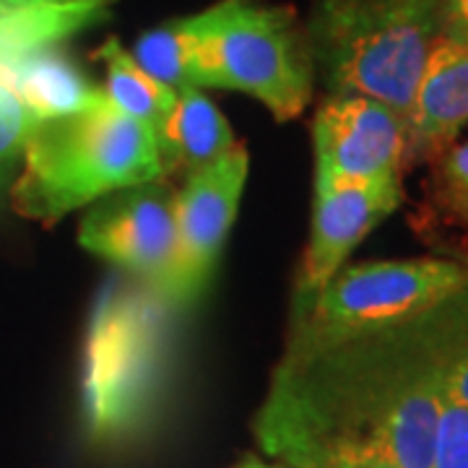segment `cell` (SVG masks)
I'll return each mask as SVG.
<instances>
[{"instance_id": "obj_11", "label": "cell", "mask_w": 468, "mask_h": 468, "mask_svg": "<svg viewBox=\"0 0 468 468\" xmlns=\"http://www.w3.org/2000/svg\"><path fill=\"white\" fill-rule=\"evenodd\" d=\"M468 125V45L440 37L406 112V167L435 159Z\"/></svg>"}, {"instance_id": "obj_23", "label": "cell", "mask_w": 468, "mask_h": 468, "mask_svg": "<svg viewBox=\"0 0 468 468\" xmlns=\"http://www.w3.org/2000/svg\"><path fill=\"white\" fill-rule=\"evenodd\" d=\"M234 468H289L284 463H268V461H261V458H245L242 463H237Z\"/></svg>"}, {"instance_id": "obj_21", "label": "cell", "mask_w": 468, "mask_h": 468, "mask_svg": "<svg viewBox=\"0 0 468 468\" xmlns=\"http://www.w3.org/2000/svg\"><path fill=\"white\" fill-rule=\"evenodd\" d=\"M313 468H399L396 463H388L380 458H331Z\"/></svg>"}, {"instance_id": "obj_16", "label": "cell", "mask_w": 468, "mask_h": 468, "mask_svg": "<svg viewBox=\"0 0 468 468\" xmlns=\"http://www.w3.org/2000/svg\"><path fill=\"white\" fill-rule=\"evenodd\" d=\"M133 60L172 91L196 89L193 84V50L190 39L177 24V18L167 21L159 29L146 32L135 42Z\"/></svg>"}, {"instance_id": "obj_12", "label": "cell", "mask_w": 468, "mask_h": 468, "mask_svg": "<svg viewBox=\"0 0 468 468\" xmlns=\"http://www.w3.org/2000/svg\"><path fill=\"white\" fill-rule=\"evenodd\" d=\"M0 84L8 86L39 120L76 115L104 101V91L89 84L81 70L52 48L0 66Z\"/></svg>"}, {"instance_id": "obj_18", "label": "cell", "mask_w": 468, "mask_h": 468, "mask_svg": "<svg viewBox=\"0 0 468 468\" xmlns=\"http://www.w3.org/2000/svg\"><path fill=\"white\" fill-rule=\"evenodd\" d=\"M432 468H468V409L442 396Z\"/></svg>"}, {"instance_id": "obj_4", "label": "cell", "mask_w": 468, "mask_h": 468, "mask_svg": "<svg viewBox=\"0 0 468 468\" xmlns=\"http://www.w3.org/2000/svg\"><path fill=\"white\" fill-rule=\"evenodd\" d=\"M177 24L190 39L196 89L245 91L282 122L302 115L313 97L315 63L289 8L261 0H218Z\"/></svg>"}, {"instance_id": "obj_3", "label": "cell", "mask_w": 468, "mask_h": 468, "mask_svg": "<svg viewBox=\"0 0 468 468\" xmlns=\"http://www.w3.org/2000/svg\"><path fill=\"white\" fill-rule=\"evenodd\" d=\"M442 37V0H315L310 52L331 94H359L406 117Z\"/></svg>"}, {"instance_id": "obj_15", "label": "cell", "mask_w": 468, "mask_h": 468, "mask_svg": "<svg viewBox=\"0 0 468 468\" xmlns=\"http://www.w3.org/2000/svg\"><path fill=\"white\" fill-rule=\"evenodd\" d=\"M97 58L107 63L104 97L110 100V104L138 122H144L154 135L159 133L177 101V91L151 79L149 73L135 63L133 55L122 50V45L115 37L101 45Z\"/></svg>"}, {"instance_id": "obj_19", "label": "cell", "mask_w": 468, "mask_h": 468, "mask_svg": "<svg viewBox=\"0 0 468 468\" xmlns=\"http://www.w3.org/2000/svg\"><path fill=\"white\" fill-rule=\"evenodd\" d=\"M37 122L39 117L8 86L0 84V169L8 167L16 156L24 154V146Z\"/></svg>"}, {"instance_id": "obj_8", "label": "cell", "mask_w": 468, "mask_h": 468, "mask_svg": "<svg viewBox=\"0 0 468 468\" xmlns=\"http://www.w3.org/2000/svg\"><path fill=\"white\" fill-rule=\"evenodd\" d=\"M79 242L159 294L177 242L175 193L156 180L104 196L81 218Z\"/></svg>"}, {"instance_id": "obj_20", "label": "cell", "mask_w": 468, "mask_h": 468, "mask_svg": "<svg viewBox=\"0 0 468 468\" xmlns=\"http://www.w3.org/2000/svg\"><path fill=\"white\" fill-rule=\"evenodd\" d=\"M442 37L468 45V0H442Z\"/></svg>"}, {"instance_id": "obj_13", "label": "cell", "mask_w": 468, "mask_h": 468, "mask_svg": "<svg viewBox=\"0 0 468 468\" xmlns=\"http://www.w3.org/2000/svg\"><path fill=\"white\" fill-rule=\"evenodd\" d=\"M165 177L185 169L187 175L214 165L237 146L227 117L201 89L177 91V101L156 133Z\"/></svg>"}, {"instance_id": "obj_7", "label": "cell", "mask_w": 468, "mask_h": 468, "mask_svg": "<svg viewBox=\"0 0 468 468\" xmlns=\"http://www.w3.org/2000/svg\"><path fill=\"white\" fill-rule=\"evenodd\" d=\"M248 169V149L237 144L214 165L187 175L183 190L175 193V258L156 294L167 307H185L206 292L237 217Z\"/></svg>"}, {"instance_id": "obj_14", "label": "cell", "mask_w": 468, "mask_h": 468, "mask_svg": "<svg viewBox=\"0 0 468 468\" xmlns=\"http://www.w3.org/2000/svg\"><path fill=\"white\" fill-rule=\"evenodd\" d=\"M110 5L112 0H76L0 8V66L100 24L110 16Z\"/></svg>"}, {"instance_id": "obj_1", "label": "cell", "mask_w": 468, "mask_h": 468, "mask_svg": "<svg viewBox=\"0 0 468 468\" xmlns=\"http://www.w3.org/2000/svg\"><path fill=\"white\" fill-rule=\"evenodd\" d=\"M442 380L419 320L320 349L289 351L255 421L289 468L380 458L432 468Z\"/></svg>"}, {"instance_id": "obj_22", "label": "cell", "mask_w": 468, "mask_h": 468, "mask_svg": "<svg viewBox=\"0 0 468 468\" xmlns=\"http://www.w3.org/2000/svg\"><path fill=\"white\" fill-rule=\"evenodd\" d=\"M39 3H76V0H0V8H21V5H39Z\"/></svg>"}, {"instance_id": "obj_6", "label": "cell", "mask_w": 468, "mask_h": 468, "mask_svg": "<svg viewBox=\"0 0 468 468\" xmlns=\"http://www.w3.org/2000/svg\"><path fill=\"white\" fill-rule=\"evenodd\" d=\"M466 284L468 266L445 258L369 261L341 268L297 318L292 351L409 325Z\"/></svg>"}, {"instance_id": "obj_2", "label": "cell", "mask_w": 468, "mask_h": 468, "mask_svg": "<svg viewBox=\"0 0 468 468\" xmlns=\"http://www.w3.org/2000/svg\"><path fill=\"white\" fill-rule=\"evenodd\" d=\"M21 156L11 201L45 227L110 193L165 180L156 135L107 97L84 112L39 120Z\"/></svg>"}, {"instance_id": "obj_10", "label": "cell", "mask_w": 468, "mask_h": 468, "mask_svg": "<svg viewBox=\"0 0 468 468\" xmlns=\"http://www.w3.org/2000/svg\"><path fill=\"white\" fill-rule=\"evenodd\" d=\"M403 201L401 175L349 183H315L310 242L302 261L297 318L344 268L354 248Z\"/></svg>"}, {"instance_id": "obj_17", "label": "cell", "mask_w": 468, "mask_h": 468, "mask_svg": "<svg viewBox=\"0 0 468 468\" xmlns=\"http://www.w3.org/2000/svg\"><path fill=\"white\" fill-rule=\"evenodd\" d=\"M432 190L445 214L468 224V141L451 144L432 159Z\"/></svg>"}, {"instance_id": "obj_5", "label": "cell", "mask_w": 468, "mask_h": 468, "mask_svg": "<svg viewBox=\"0 0 468 468\" xmlns=\"http://www.w3.org/2000/svg\"><path fill=\"white\" fill-rule=\"evenodd\" d=\"M167 307L149 286H110L86 335L84 417L94 442L135 435L156 406L167 375Z\"/></svg>"}, {"instance_id": "obj_9", "label": "cell", "mask_w": 468, "mask_h": 468, "mask_svg": "<svg viewBox=\"0 0 468 468\" xmlns=\"http://www.w3.org/2000/svg\"><path fill=\"white\" fill-rule=\"evenodd\" d=\"M315 183H349L403 175L406 117L359 94H331L313 122Z\"/></svg>"}]
</instances>
